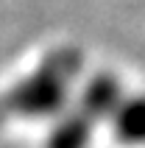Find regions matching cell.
Here are the masks:
<instances>
[{
  "label": "cell",
  "instance_id": "3957f363",
  "mask_svg": "<svg viewBox=\"0 0 145 148\" xmlns=\"http://www.w3.org/2000/svg\"><path fill=\"white\" fill-rule=\"evenodd\" d=\"M109 132L123 148H145V92H126L109 117Z\"/></svg>",
  "mask_w": 145,
  "mask_h": 148
},
{
  "label": "cell",
  "instance_id": "277c9868",
  "mask_svg": "<svg viewBox=\"0 0 145 148\" xmlns=\"http://www.w3.org/2000/svg\"><path fill=\"white\" fill-rule=\"evenodd\" d=\"M92 126L95 123L75 109L62 117L56 129L48 134V148H87L92 140Z\"/></svg>",
  "mask_w": 145,
  "mask_h": 148
},
{
  "label": "cell",
  "instance_id": "7a4b0ae2",
  "mask_svg": "<svg viewBox=\"0 0 145 148\" xmlns=\"http://www.w3.org/2000/svg\"><path fill=\"white\" fill-rule=\"evenodd\" d=\"M126 98L123 92V84L117 75L112 73H95L84 87H81V95H78V112L87 115L92 123L98 120H106L114 115V109L120 106V101Z\"/></svg>",
  "mask_w": 145,
  "mask_h": 148
},
{
  "label": "cell",
  "instance_id": "6da1fadb",
  "mask_svg": "<svg viewBox=\"0 0 145 148\" xmlns=\"http://www.w3.org/2000/svg\"><path fill=\"white\" fill-rule=\"evenodd\" d=\"M72 64L62 56L48 59L36 73L25 75L20 84L3 95V112L20 117H48L56 115L67 101V81H70Z\"/></svg>",
  "mask_w": 145,
  "mask_h": 148
}]
</instances>
